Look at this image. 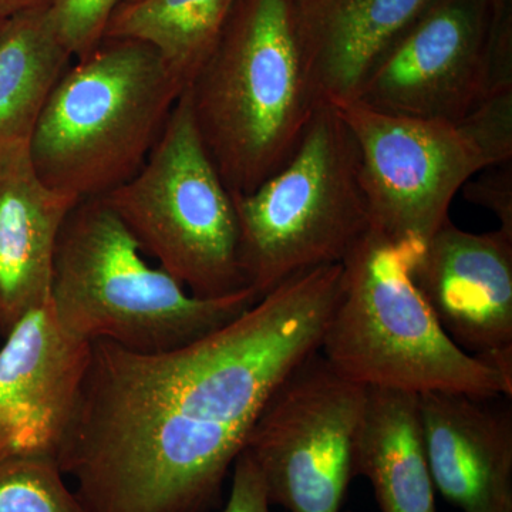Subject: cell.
Masks as SVG:
<instances>
[{"mask_svg":"<svg viewBox=\"0 0 512 512\" xmlns=\"http://www.w3.org/2000/svg\"><path fill=\"white\" fill-rule=\"evenodd\" d=\"M231 494L222 512H271L261 473L245 451L234 463Z\"/></svg>","mask_w":512,"mask_h":512,"instance_id":"7402d4cb","label":"cell"},{"mask_svg":"<svg viewBox=\"0 0 512 512\" xmlns=\"http://www.w3.org/2000/svg\"><path fill=\"white\" fill-rule=\"evenodd\" d=\"M342 264L292 276L190 345L97 340L57 464L86 512H207L275 390L319 352Z\"/></svg>","mask_w":512,"mask_h":512,"instance_id":"6da1fadb","label":"cell"},{"mask_svg":"<svg viewBox=\"0 0 512 512\" xmlns=\"http://www.w3.org/2000/svg\"><path fill=\"white\" fill-rule=\"evenodd\" d=\"M355 476L370 481L382 512H437L420 394L366 389Z\"/></svg>","mask_w":512,"mask_h":512,"instance_id":"2e32d148","label":"cell"},{"mask_svg":"<svg viewBox=\"0 0 512 512\" xmlns=\"http://www.w3.org/2000/svg\"><path fill=\"white\" fill-rule=\"evenodd\" d=\"M237 0H137L121 3L104 37L153 46L184 89L207 62Z\"/></svg>","mask_w":512,"mask_h":512,"instance_id":"ac0fdd59","label":"cell"},{"mask_svg":"<svg viewBox=\"0 0 512 512\" xmlns=\"http://www.w3.org/2000/svg\"><path fill=\"white\" fill-rule=\"evenodd\" d=\"M74 60L36 121L29 153L47 187L83 201L140 170L185 89L140 40L104 37Z\"/></svg>","mask_w":512,"mask_h":512,"instance_id":"277c9868","label":"cell"},{"mask_svg":"<svg viewBox=\"0 0 512 512\" xmlns=\"http://www.w3.org/2000/svg\"><path fill=\"white\" fill-rule=\"evenodd\" d=\"M100 198L192 295L220 299L249 288L234 201L202 144L187 89L140 170Z\"/></svg>","mask_w":512,"mask_h":512,"instance_id":"ba28073f","label":"cell"},{"mask_svg":"<svg viewBox=\"0 0 512 512\" xmlns=\"http://www.w3.org/2000/svg\"><path fill=\"white\" fill-rule=\"evenodd\" d=\"M410 276L448 338L512 383V234H473L448 220Z\"/></svg>","mask_w":512,"mask_h":512,"instance_id":"8fae6325","label":"cell"},{"mask_svg":"<svg viewBox=\"0 0 512 512\" xmlns=\"http://www.w3.org/2000/svg\"><path fill=\"white\" fill-rule=\"evenodd\" d=\"M143 249L101 198L74 205L57 239L50 305L57 322L84 342L106 340L138 353L190 345L237 319L258 295H192Z\"/></svg>","mask_w":512,"mask_h":512,"instance_id":"3957f363","label":"cell"},{"mask_svg":"<svg viewBox=\"0 0 512 512\" xmlns=\"http://www.w3.org/2000/svg\"><path fill=\"white\" fill-rule=\"evenodd\" d=\"M52 2L53 0H0V18H9L22 10Z\"/></svg>","mask_w":512,"mask_h":512,"instance_id":"603a6c76","label":"cell"},{"mask_svg":"<svg viewBox=\"0 0 512 512\" xmlns=\"http://www.w3.org/2000/svg\"><path fill=\"white\" fill-rule=\"evenodd\" d=\"M431 0H303L299 23L320 97L356 99L377 60Z\"/></svg>","mask_w":512,"mask_h":512,"instance_id":"9a60e30c","label":"cell"},{"mask_svg":"<svg viewBox=\"0 0 512 512\" xmlns=\"http://www.w3.org/2000/svg\"><path fill=\"white\" fill-rule=\"evenodd\" d=\"M505 92L512 0H431L377 60L355 101L393 116L456 121Z\"/></svg>","mask_w":512,"mask_h":512,"instance_id":"9c48e42d","label":"cell"},{"mask_svg":"<svg viewBox=\"0 0 512 512\" xmlns=\"http://www.w3.org/2000/svg\"><path fill=\"white\" fill-rule=\"evenodd\" d=\"M137 2V0H123V3Z\"/></svg>","mask_w":512,"mask_h":512,"instance_id":"d4e9b609","label":"cell"},{"mask_svg":"<svg viewBox=\"0 0 512 512\" xmlns=\"http://www.w3.org/2000/svg\"><path fill=\"white\" fill-rule=\"evenodd\" d=\"M55 458L0 460V512H86Z\"/></svg>","mask_w":512,"mask_h":512,"instance_id":"d6986e66","label":"cell"},{"mask_svg":"<svg viewBox=\"0 0 512 512\" xmlns=\"http://www.w3.org/2000/svg\"><path fill=\"white\" fill-rule=\"evenodd\" d=\"M123 0H53L50 18L73 59L92 52L104 39L111 16Z\"/></svg>","mask_w":512,"mask_h":512,"instance_id":"ffe728a7","label":"cell"},{"mask_svg":"<svg viewBox=\"0 0 512 512\" xmlns=\"http://www.w3.org/2000/svg\"><path fill=\"white\" fill-rule=\"evenodd\" d=\"M463 188L468 201L493 212L500 228L512 234V161L485 168Z\"/></svg>","mask_w":512,"mask_h":512,"instance_id":"44dd1931","label":"cell"},{"mask_svg":"<svg viewBox=\"0 0 512 512\" xmlns=\"http://www.w3.org/2000/svg\"><path fill=\"white\" fill-rule=\"evenodd\" d=\"M90 348L92 343L59 325L50 301L9 330L0 348V460H56L79 400Z\"/></svg>","mask_w":512,"mask_h":512,"instance_id":"7c38bea8","label":"cell"},{"mask_svg":"<svg viewBox=\"0 0 512 512\" xmlns=\"http://www.w3.org/2000/svg\"><path fill=\"white\" fill-rule=\"evenodd\" d=\"M348 512H352V511H348Z\"/></svg>","mask_w":512,"mask_h":512,"instance_id":"4316f807","label":"cell"},{"mask_svg":"<svg viewBox=\"0 0 512 512\" xmlns=\"http://www.w3.org/2000/svg\"><path fill=\"white\" fill-rule=\"evenodd\" d=\"M239 259L258 298L343 259L372 229L352 131L322 103L291 160L248 194H231Z\"/></svg>","mask_w":512,"mask_h":512,"instance_id":"8992f818","label":"cell"},{"mask_svg":"<svg viewBox=\"0 0 512 512\" xmlns=\"http://www.w3.org/2000/svg\"><path fill=\"white\" fill-rule=\"evenodd\" d=\"M77 202L40 180L29 140L0 147V335L50 301L57 239Z\"/></svg>","mask_w":512,"mask_h":512,"instance_id":"5bb4252c","label":"cell"},{"mask_svg":"<svg viewBox=\"0 0 512 512\" xmlns=\"http://www.w3.org/2000/svg\"><path fill=\"white\" fill-rule=\"evenodd\" d=\"M355 137L373 231L424 247L451 202L485 168L512 161V92L456 121L414 119L333 104Z\"/></svg>","mask_w":512,"mask_h":512,"instance_id":"52a82bcc","label":"cell"},{"mask_svg":"<svg viewBox=\"0 0 512 512\" xmlns=\"http://www.w3.org/2000/svg\"><path fill=\"white\" fill-rule=\"evenodd\" d=\"M195 126L231 194H248L291 160L320 97L298 0H237L187 87Z\"/></svg>","mask_w":512,"mask_h":512,"instance_id":"7a4b0ae2","label":"cell"},{"mask_svg":"<svg viewBox=\"0 0 512 512\" xmlns=\"http://www.w3.org/2000/svg\"><path fill=\"white\" fill-rule=\"evenodd\" d=\"M497 399L420 394L434 488L463 512H512V412Z\"/></svg>","mask_w":512,"mask_h":512,"instance_id":"4fadbf2b","label":"cell"},{"mask_svg":"<svg viewBox=\"0 0 512 512\" xmlns=\"http://www.w3.org/2000/svg\"><path fill=\"white\" fill-rule=\"evenodd\" d=\"M6 19V18H5ZM5 19L0 18V29H2L3 22H5Z\"/></svg>","mask_w":512,"mask_h":512,"instance_id":"cb8c5ba5","label":"cell"},{"mask_svg":"<svg viewBox=\"0 0 512 512\" xmlns=\"http://www.w3.org/2000/svg\"><path fill=\"white\" fill-rule=\"evenodd\" d=\"M366 387L340 376L319 352L275 390L244 451L271 505L289 512H340L355 478Z\"/></svg>","mask_w":512,"mask_h":512,"instance_id":"30bf717a","label":"cell"},{"mask_svg":"<svg viewBox=\"0 0 512 512\" xmlns=\"http://www.w3.org/2000/svg\"><path fill=\"white\" fill-rule=\"evenodd\" d=\"M301 2H303V0H298V3H301Z\"/></svg>","mask_w":512,"mask_h":512,"instance_id":"484cf974","label":"cell"},{"mask_svg":"<svg viewBox=\"0 0 512 512\" xmlns=\"http://www.w3.org/2000/svg\"><path fill=\"white\" fill-rule=\"evenodd\" d=\"M423 248L367 232L343 259L320 355L366 389L511 399L512 383L458 348L413 284L410 268Z\"/></svg>","mask_w":512,"mask_h":512,"instance_id":"5b68a950","label":"cell"},{"mask_svg":"<svg viewBox=\"0 0 512 512\" xmlns=\"http://www.w3.org/2000/svg\"><path fill=\"white\" fill-rule=\"evenodd\" d=\"M50 3L9 16L0 29V147L29 140L72 55L57 36Z\"/></svg>","mask_w":512,"mask_h":512,"instance_id":"e0dca14e","label":"cell"}]
</instances>
